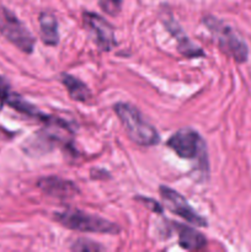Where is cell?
Here are the masks:
<instances>
[{
  "label": "cell",
  "mask_w": 251,
  "mask_h": 252,
  "mask_svg": "<svg viewBox=\"0 0 251 252\" xmlns=\"http://www.w3.org/2000/svg\"><path fill=\"white\" fill-rule=\"evenodd\" d=\"M62 83L65 86L69 96L76 102L86 103L91 98V91L85 83L79 80L78 78H74L70 74H62Z\"/></svg>",
  "instance_id": "cell-12"
},
{
  "label": "cell",
  "mask_w": 251,
  "mask_h": 252,
  "mask_svg": "<svg viewBox=\"0 0 251 252\" xmlns=\"http://www.w3.org/2000/svg\"><path fill=\"white\" fill-rule=\"evenodd\" d=\"M83 21L98 49L102 52H110L117 46L115 29L107 20L96 12L84 11Z\"/></svg>",
  "instance_id": "cell-6"
},
{
  "label": "cell",
  "mask_w": 251,
  "mask_h": 252,
  "mask_svg": "<svg viewBox=\"0 0 251 252\" xmlns=\"http://www.w3.org/2000/svg\"><path fill=\"white\" fill-rule=\"evenodd\" d=\"M115 113L125 127L133 143L142 147H153L160 142V135L137 107L128 102H117L113 106Z\"/></svg>",
  "instance_id": "cell-1"
},
{
  "label": "cell",
  "mask_w": 251,
  "mask_h": 252,
  "mask_svg": "<svg viewBox=\"0 0 251 252\" xmlns=\"http://www.w3.org/2000/svg\"><path fill=\"white\" fill-rule=\"evenodd\" d=\"M6 103L10 106V107L15 108L17 112L24 113V115L29 116V117L36 118V120L42 121V122H44V120L47 118V115L39 112L38 108H36L33 105L27 102L26 100H24V98H22L21 96L17 95V94L10 93L9 97H7L6 100Z\"/></svg>",
  "instance_id": "cell-13"
},
{
  "label": "cell",
  "mask_w": 251,
  "mask_h": 252,
  "mask_svg": "<svg viewBox=\"0 0 251 252\" xmlns=\"http://www.w3.org/2000/svg\"><path fill=\"white\" fill-rule=\"evenodd\" d=\"M101 9L110 16H116L122 9V0H98Z\"/></svg>",
  "instance_id": "cell-15"
},
{
  "label": "cell",
  "mask_w": 251,
  "mask_h": 252,
  "mask_svg": "<svg viewBox=\"0 0 251 252\" xmlns=\"http://www.w3.org/2000/svg\"><path fill=\"white\" fill-rule=\"evenodd\" d=\"M159 192L162 201H164L165 206H166L167 209L171 211L172 213L179 216L180 218H182L184 220H186L187 223L192 224V225H208L206 218L199 216V214L192 208V206L188 203V201H187L181 193H179V192L175 191V189H170V187L164 186V185L159 187Z\"/></svg>",
  "instance_id": "cell-7"
},
{
  "label": "cell",
  "mask_w": 251,
  "mask_h": 252,
  "mask_svg": "<svg viewBox=\"0 0 251 252\" xmlns=\"http://www.w3.org/2000/svg\"><path fill=\"white\" fill-rule=\"evenodd\" d=\"M179 233V245L188 251L202 250L206 246V238L193 228L181 224H175Z\"/></svg>",
  "instance_id": "cell-11"
},
{
  "label": "cell",
  "mask_w": 251,
  "mask_h": 252,
  "mask_svg": "<svg viewBox=\"0 0 251 252\" xmlns=\"http://www.w3.org/2000/svg\"><path fill=\"white\" fill-rule=\"evenodd\" d=\"M54 219L64 228L83 233L98 234H118L120 226L112 221L98 216L85 213L79 209H65L54 213Z\"/></svg>",
  "instance_id": "cell-3"
},
{
  "label": "cell",
  "mask_w": 251,
  "mask_h": 252,
  "mask_svg": "<svg viewBox=\"0 0 251 252\" xmlns=\"http://www.w3.org/2000/svg\"><path fill=\"white\" fill-rule=\"evenodd\" d=\"M0 33L24 53L31 54L33 52L36 38L32 32L20 21L19 17L11 10L1 4H0Z\"/></svg>",
  "instance_id": "cell-5"
},
{
  "label": "cell",
  "mask_w": 251,
  "mask_h": 252,
  "mask_svg": "<svg viewBox=\"0 0 251 252\" xmlns=\"http://www.w3.org/2000/svg\"><path fill=\"white\" fill-rule=\"evenodd\" d=\"M10 95V88L7 81L0 76V111H1L4 103H6L7 97Z\"/></svg>",
  "instance_id": "cell-16"
},
{
  "label": "cell",
  "mask_w": 251,
  "mask_h": 252,
  "mask_svg": "<svg viewBox=\"0 0 251 252\" xmlns=\"http://www.w3.org/2000/svg\"><path fill=\"white\" fill-rule=\"evenodd\" d=\"M71 250L78 251V252H98V251L105 250V248L93 240H88V239H79V240H76L75 243L73 244Z\"/></svg>",
  "instance_id": "cell-14"
},
{
  "label": "cell",
  "mask_w": 251,
  "mask_h": 252,
  "mask_svg": "<svg viewBox=\"0 0 251 252\" xmlns=\"http://www.w3.org/2000/svg\"><path fill=\"white\" fill-rule=\"evenodd\" d=\"M39 34L46 46L54 47L59 43L58 20L51 11H43L39 14Z\"/></svg>",
  "instance_id": "cell-10"
},
{
  "label": "cell",
  "mask_w": 251,
  "mask_h": 252,
  "mask_svg": "<svg viewBox=\"0 0 251 252\" xmlns=\"http://www.w3.org/2000/svg\"><path fill=\"white\" fill-rule=\"evenodd\" d=\"M161 19L167 31L177 41V51H179V53H181L184 57H187V58H199V57L206 56L203 49L199 48L197 44H194L187 37V34L180 27V25L172 19L171 15H162Z\"/></svg>",
  "instance_id": "cell-8"
},
{
  "label": "cell",
  "mask_w": 251,
  "mask_h": 252,
  "mask_svg": "<svg viewBox=\"0 0 251 252\" xmlns=\"http://www.w3.org/2000/svg\"><path fill=\"white\" fill-rule=\"evenodd\" d=\"M166 145L177 157L187 160L197 159L203 171L208 170L206 142L197 130L189 127L181 128L167 139Z\"/></svg>",
  "instance_id": "cell-4"
},
{
  "label": "cell",
  "mask_w": 251,
  "mask_h": 252,
  "mask_svg": "<svg viewBox=\"0 0 251 252\" xmlns=\"http://www.w3.org/2000/svg\"><path fill=\"white\" fill-rule=\"evenodd\" d=\"M37 186L42 192L58 199L73 198L80 192L79 187L73 181L61 179L58 176L42 177L37 181Z\"/></svg>",
  "instance_id": "cell-9"
},
{
  "label": "cell",
  "mask_w": 251,
  "mask_h": 252,
  "mask_svg": "<svg viewBox=\"0 0 251 252\" xmlns=\"http://www.w3.org/2000/svg\"><path fill=\"white\" fill-rule=\"evenodd\" d=\"M203 24L223 53L231 57L238 63H245L248 61L249 49L246 42L233 27L211 15L203 17Z\"/></svg>",
  "instance_id": "cell-2"
}]
</instances>
